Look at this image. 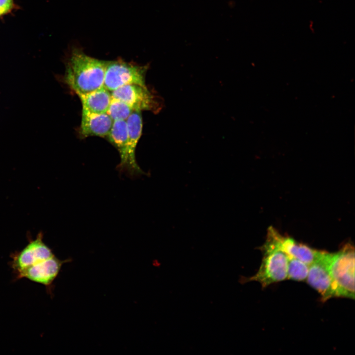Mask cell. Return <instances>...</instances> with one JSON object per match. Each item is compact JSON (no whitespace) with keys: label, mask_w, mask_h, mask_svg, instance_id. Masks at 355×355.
<instances>
[{"label":"cell","mask_w":355,"mask_h":355,"mask_svg":"<svg viewBox=\"0 0 355 355\" xmlns=\"http://www.w3.org/2000/svg\"><path fill=\"white\" fill-rule=\"evenodd\" d=\"M77 96L82 104V109L93 113H106L112 99L111 92L104 86Z\"/></svg>","instance_id":"obj_12"},{"label":"cell","mask_w":355,"mask_h":355,"mask_svg":"<svg viewBox=\"0 0 355 355\" xmlns=\"http://www.w3.org/2000/svg\"><path fill=\"white\" fill-rule=\"evenodd\" d=\"M134 111L123 101L112 98L107 114L112 120H126Z\"/></svg>","instance_id":"obj_15"},{"label":"cell","mask_w":355,"mask_h":355,"mask_svg":"<svg viewBox=\"0 0 355 355\" xmlns=\"http://www.w3.org/2000/svg\"><path fill=\"white\" fill-rule=\"evenodd\" d=\"M113 122L107 113H93L82 109L79 135L84 138L91 136L106 138Z\"/></svg>","instance_id":"obj_11"},{"label":"cell","mask_w":355,"mask_h":355,"mask_svg":"<svg viewBox=\"0 0 355 355\" xmlns=\"http://www.w3.org/2000/svg\"><path fill=\"white\" fill-rule=\"evenodd\" d=\"M147 65L140 66L122 59L106 61L103 86L110 92L127 84L146 86Z\"/></svg>","instance_id":"obj_4"},{"label":"cell","mask_w":355,"mask_h":355,"mask_svg":"<svg viewBox=\"0 0 355 355\" xmlns=\"http://www.w3.org/2000/svg\"><path fill=\"white\" fill-rule=\"evenodd\" d=\"M16 8L15 0H0V17L11 13Z\"/></svg>","instance_id":"obj_16"},{"label":"cell","mask_w":355,"mask_h":355,"mask_svg":"<svg viewBox=\"0 0 355 355\" xmlns=\"http://www.w3.org/2000/svg\"><path fill=\"white\" fill-rule=\"evenodd\" d=\"M106 138L119 153L120 162L117 168L121 172L125 165L127 155L128 131L126 120L114 121Z\"/></svg>","instance_id":"obj_13"},{"label":"cell","mask_w":355,"mask_h":355,"mask_svg":"<svg viewBox=\"0 0 355 355\" xmlns=\"http://www.w3.org/2000/svg\"><path fill=\"white\" fill-rule=\"evenodd\" d=\"M261 248L264 255L257 272L244 282L256 281L265 287L287 279V255L268 238Z\"/></svg>","instance_id":"obj_3"},{"label":"cell","mask_w":355,"mask_h":355,"mask_svg":"<svg viewBox=\"0 0 355 355\" xmlns=\"http://www.w3.org/2000/svg\"><path fill=\"white\" fill-rule=\"evenodd\" d=\"M327 253L322 251L320 256L309 265L306 279L308 284L320 294L323 301L334 297L332 282L327 268Z\"/></svg>","instance_id":"obj_9"},{"label":"cell","mask_w":355,"mask_h":355,"mask_svg":"<svg viewBox=\"0 0 355 355\" xmlns=\"http://www.w3.org/2000/svg\"><path fill=\"white\" fill-rule=\"evenodd\" d=\"M42 233H39L35 239L29 243L20 251L12 254L11 266L16 272L38 263L54 255L52 250L43 242Z\"/></svg>","instance_id":"obj_6"},{"label":"cell","mask_w":355,"mask_h":355,"mask_svg":"<svg viewBox=\"0 0 355 355\" xmlns=\"http://www.w3.org/2000/svg\"><path fill=\"white\" fill-rule=\"evenodd\" d=\"M327 264L334 297L355 298V249L347 244L335 253L328 252Z\"/></svg>","instance_id":"obj_2"},{"label":"cell","mask_w":355,"mask_h":355,"mask_svg":"<svg viewBox=\"0 0 355 355\" xmlns=\"http://www.w3.org/2000/svg\"><path fill=\"white\" fill-rule=\"evenodd\" d=\"M267 238L287 256L300 260L308 265L315 261L322 251L298 243L291 238L282 236L272 227L268 229Z\"/></svg>","instance_id":"obj_10"},{"label":"cell","mask_w":355,"mask_h":355,"mask_svg":"<svg viewBox=\"0 0 355 355\" xmlns=\"http://www.w3.org/2000/svg\"><path fill=\"white\" fill-rule=\"evenodd\" d=\"M287 279L297 281L306 280L309 265L296 258L287 256Z\"/></svg>","instance_id":"obj_14"},{"label":"cell","mask_w":355,"mask_h":355,"mask_svg":"<svg viewBox=\"0 0 355 355\" xmlns=\"http://www.w3.org/2000/svg\"><path fill=\"white\" fill-rule=\"evenodd\" d=\"M68 261L60 260L54 255L16 272V279L26 278L48 287L58 275L62 265Z\"/></svg>","instance_id":"obj_7"},{"label":"cell","mask_w":355,"mask_h":355,"mask_svg":"<svg viewBox=\"0 0 355 355\" xmlns=\"http://www.w3.org/2000/svg\"><path fill=\"white\" fill-rule=\"evenodd\" d=\"M106 63L75 47L66 61L63 81L77 95L99 89L104 85Z\"/></svg>","instance_id":"obj_1"},{"label":"cell","mask_w":355,"mask_h":355,"mask_svg":"<svg viewBox=\"0 0 355 355\" xmlns=\"http://www.w3.org/2000/svg\"><path fill=\"white\" fill-rule=\"evenodd\" d=\"M112 98L121 100L134 111H157L159 105L157 97L147 88L136 84H127L111 92Z\"/></svg>","instance_id":"obj_5"},{"label":"cell","mask_w":355,"mask_h":355,"mask_svg":"<svg viewBox=\"0 0 355 355\" xmlns=\"http://www.w3.org/2000/svg\"><path fill=\"white\" fill-rule=\"evenodd\" d=\"M142 111H133L126 120L128 131L127 155L125 165L121 172L131 177L145 174L136 160V149L141 138L142 128Z\"/></svg>","instance_id":"obj_8"}]
</instances>
